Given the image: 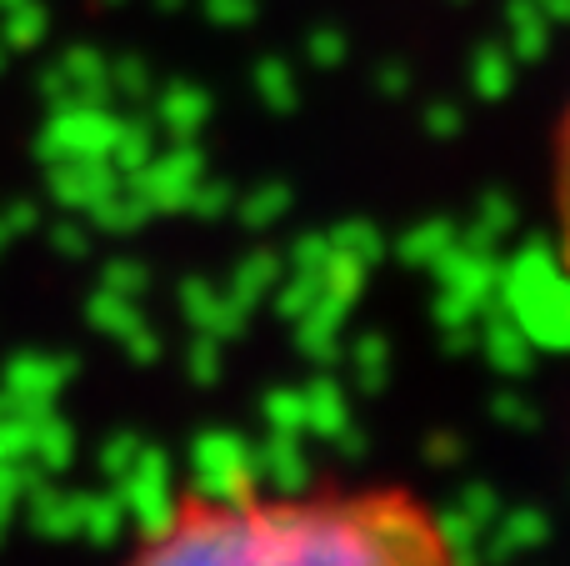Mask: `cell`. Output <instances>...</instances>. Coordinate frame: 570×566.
Returning <instances> with one entry per match:
<instances>
[{
	"label": "cell",
	"mask_w": 570,
	"mask_h": 566,
	"mask_svg": "<svg viewBox=\"0 0 570 566\" xmlns=\"http://www.w3.org/2000/svg\"><path fill=\"white\" fill-rule=\"evenodd\" d=\"M126 566H471L445 521L395 487L186 497Z\"/></svg>",
	"instance_id": "cell-1"
},
{
	"label": "cell",
	"mask_w": 570,
	"mask_h": 566,
	"mask_svg": "<svg viewBox=\"0 0 570 566\" xmlns=\"http://www.w3.org/2000/svg\"><path fill=\"white\" fill-rule=\"evenodd\" d=\"M551 196H556V276H561L566 291H570V110L561 120V140H556Z\"/></svg>",
	"instance_id": "cell-2"
}]
</instances>
